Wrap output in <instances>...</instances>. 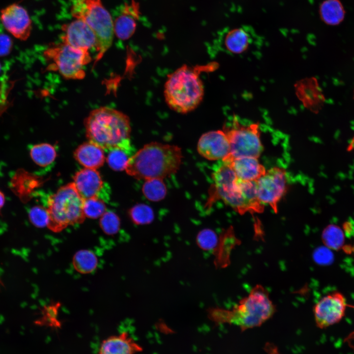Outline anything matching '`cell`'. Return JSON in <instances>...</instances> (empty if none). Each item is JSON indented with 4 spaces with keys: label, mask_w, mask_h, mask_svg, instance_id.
<instances>
[{
    "label": "cell",
    "mask_w": 354,
    "mask_h": 354,
    "mask_svg": "<svg viewBox=\"0 0 354 354\" xmlns=\"http://www.w3.org/2000/svg\"><path fill=\"white\" fill-rule=\"evenodd\" d=\"M348 346L354 351V331L351 332L345 339Z\"/></svg>",
    "instance_id": "cell-35"
},
{
    "label": "cell",
    "mask_w": 354,
    "mask_h": 354,
    "mask_svg": "<svg viewBox=\"0 0 354 354\" xmlns=\"http://www.w3.org/2000/svg\"><path fill=\"white\" fill-rule=\"evenodd\" d=\"M275 311V305L270 300L268 291L258 284L231 310H216L214 319L217 323L239 326L244 331L261 326L271 318Z\"/></svg>",
    "instance_id": "cell-4"
},
{
    "label": "cell",
    "mask_w": 354,
    "mask_h": 354,
    "mask_svg": "<svg viewBox=\"0 0 354 354\" xmlns=\"http://www.w3.org/2000/svg\"><path fill=\"white\" fill-rule=\"evenodd\" d=\"M59 303H51L44 306L42 310L41 316L35 322L36 324L52 328H59L61 326L59 319Z\"/></svg>",
    "instance_id": "cell-27"
},
{
    "label": "cell",
    "mask_w": 354,
    "mask_h": 354,
    "mask_svg": "<svg viewBox=\"0 0 354 354\" xmlns=\"http://www.w3.org/2000/svg\"><path fill=\"white\" fill-rule=\"evenodd\" d=\"M204 95L203 83L197 69L184 65L168 76L164 96L166 102L174 111L184 114L195 110Z\"/></svg>",
    "instance_id": "cell-5"
},
{
    "label": "cell",
    "mask_w": 354,
    "mask_h": 354,
    "mask_svg": "<svg viewBox=\"0 0 354 354\" xmlns=\"http://www.w3.org/2000/svg\"><path fill=\"white\" fill-rule=\"evenodd\" d=\"M99 225L103 232L108 235L117 234L120 229V219L112 211H106L100 217Z\"/></svg>",
    "instance_id": "cell-31"
},
{
    "label": "cell",
    "mask_w": 354,
    "mask_h": 354,
    "mask_svg": "<svg viewBox=\"0 0 354 354\" xmlns=\"http://www.w3.org/2000/svg\"><path fill=\"white\" fill-rule=\"evenodd\" d=\"M129 215L132 222L136 225L150 223L154 217L151 207L146 204H137L129 210Z\"/></svg>",
    "instance_id": "cell-28"
},
{
    "label": "cell",
    "mask_w": 354,
    "mask_h": 354,
    "mask_svg": "<svg viewBox=\"0 0 354 354\" xmlns=\"http://www.w3.org/2000/svg\"><path fill=\"white\" fill-rule=\"evenodd\" d=\"M212 177L208 206L221 200L241 215L264 211L265 206L258 198L256 181L239 179L231 167L225 163L213 173Z\"/></svg>",
    "instance_id": "cell-1"
},
{
    "label": "cell",
    "mask_w": 354,
    "mask_h": 354,
    "mask_svg": "<svg viewBox=\"0 0 354 354\" xmlns=\"http://www.w3.org/2000/svg\"><path fill=\"white\" fill-rule=\"evenodd\" d=\"M250 42V35L241 28L230 30L226 34L224 38V45L226 49L235 54H239L245 51Z\"/></svg>",
    "instance_id": "cell-21"
},
{
    "label": "cell",
    "mask_w": 354,
    "mask_h": 354,
    "mask_svg": "<svg viewBox=\"0 0 354 354\" xmlns=\"http://www.w3.org/2000/svg\"><path fill=\"white\" fill-rule=\"evenodd\" d=\"M30 155L32 161L37 165L46 167L55 160L57 153L55 148L48 143H40L33 146Z\"/></svg>",
    "instance_id": "cell-23"
},
{
    "label": "cell",
    "mask_w": 354,
    "mask_h": 354,
    "mask_svg": "<svg viewBox=\"0 0 354 354\" xmlns=\"http://www.w3.org/2000/svg\"><path fill=\"white\" fill-rule=\"evenodd\" d=\"M353 143H354V140H353Z\"/></svg>",
    "instance_id": "cell-38"
},
{
    "label": "cell",
    "mask_w": 354,
    "mask_h": 354,
    "mask_svg": "<svg viewBox=\"0 0 354 354\" xmlns=\"http://www.w3.org/2000/svg\"><path fill=\"white\" fill-rule=\"evenodd\" d=\"M256 182L260 201L264 204L268 205L276 213L278 203L288 189L285 170L278 167H272L266 170Z\"/></svg>",
    "instance_id": "cell-10"
},
{
    "label": "cell",
    "mask_w": 354,
    "mask_h": 354,
    "mask_svg": "<svg viewBox=\"0 0 354 354\" xmlns=\"http://www.w3.org/2000/svg\"><path fill=\"white\" fill-rule=\"evenodd\" d=\"M139 9L138 4L135 1L130 5H125L121 14L114 23V33L118 38L127 40L134 34L139 17Z\"/></svg>",
    "instance_id": "cell-18"
},
{
    "label": "cell",
    "mask_w": 354,
    "mask_h": 354,
    "mask_svg": "<svg viewBox=\"0 0 354 354\" xmlns=\"http://www.w3.org/2000/svg\"><path fill=\"white\" fill-rule=\"evenodd\" d=\"M73 182L80 196L84 199L98 197L103 182L99 173L93 169L85 168L77 172Z\"/></svg>",
    "instance_id": "cell-16"
},
{
    "label": "cell",
    "mask_w": 354,
    "mask_h": 354,
    "mask_svg": "<svg viewBox=\"0 0 354 354\" xmlns=\"http://www.w3.org/2000/svg\"><path fill=\"white\" fill-rule=\"evenodd\" d=\"M0 21L6 30L15 38L25 41L30 37L32 21L27 10L19 2L12 3L0 9Z\"/></svg>",
    "instance_id": "cell-12"
},
{
    "label": "cell",
    "mask_w": 354,
    "mask_h": 354,
    "mask_svg": "<svg viewBox=\"0 0 354 354\" xmlns=\"http://www.w3.org/2000/svg\"></svg>",
    "instance_id": "cell-39"
},
{
    "label": "cell",
    "mask_w": 354,
    "mask_h": 354,
    "mask_svg": "<svg viewBox=\"0 0 354 354\" xmlns=\"http://www.w3.org/2000/svg\"><path fill=\"white\" fill-rule=\"evenodd\" d=\"M106 211L103 201L98 197L84 199V212L86 217L95 219L101 217Z\"/></svg>",
    "instance_id": "cell-30"
},
{
    "label": "cell",
    "mask_w": 354,
    "mask_h": 354,
    "mask_svg": "<svg viewBox=\"0 0 354 354\" xmlns=\"http://www.w3.org/2000/svg\"><path fill=\"white\" fill-rule=\"evenodd\" d=\"M71 2L72 16L85 22L95 35L97 61L113 42L114 30L112 17L101 0H71Z\"/></svg>",
    "instance_id": "cell-7"
},
{
    "label": "cell",
    "mask_w": 354,
    "mask_h": 354,
    "mask_svg": "<svg viewBox=\"0 0 354 354\" xmlns=\"http://www.w3.org/2000/svg\"><path fill=\"white\" fill-rule=\"evenodd\" d=\"M104 149L91 142L84 143L75 150V159L86 168L96 169L102 166L105 162Z\"/></svg>",
    "instance_id": "cell-19"
},
{
    "label": "cell",
    "mask_w": 354,
    "mask_h": 354,
    "mask_svg": "<svg viewBox=\"0 0 354 354\" xmlns=\"http://www.w3.org/2000/svg\"><path fill=\"white\" fill-rule=\"evenodd\" d=\"M108 151L107 162L112 169L117 171L125 170L129 159L133 155L132 148L115 147Z\"/></svg>",
    "instance_id": "cell-25"
},
{
    "label": "cell",
    "mask_w": 354,
    "mask_h": 354,
    "mask_svg": "<svg viewBox=\"0 0 354 354\" xmlns=\"http://www.w3.org/2000/svg\"><path fill=\"white\" fill-rule=\"evenodd\" d=\"M64 33L62 43L72 47L88 50L96 47V38L91 29L83 21L79 19L71 22L63 27Z\"/></svg>",
    "instance_id": "cell-14"
},
{
    "label": "cell",
    "mask_w": 354,
    "mask_h": 354,
    "mask_svg": "<svg viewBox=\"0 0 354 354\" xmlns=\"http://www.w3.org/2000/svg\"><path fill=\"white\" fill-rule=\"evenodd\" d=\"M1 63H0V71H1Z\"/></svg>",
    "instance_id": "cell-37"
},
{
    "label": "cell",
    "mask_w": 354,
    "mask_h": 354,
    "mask_svg": "<svg viewBox=\"0 0 354 354\" xmlns=\"http://www.w3.org/2000/svg\"><path fill=\"white\" fill-rule=\"evenodd\" d=\"M322 239L327 246L333 249H337L342 245L344 236L342 231L339 227L330 224L324 230Z\"/></svg>",
    "instance_id": "cell-29"
},
{
    "label": "cell",
    "mask_w": 354,
    "mask_h": 354,
    "mask_svg": "<svg viewBox=\"0 0 354 354\" xmlns=\"http://www.w3.org/2000/svg\"><path fill=\"white\" fill-rule=\"evenodd\" d=\"M197 151L208 160H223L230 151L229 142L225 132L218 130L203 134L198 141Z\"/></svg>",
    "instance_id": "cell-13"
},
{
    "label": "cell",
    "mask_w": 354,
    "mask_h": 354,
    "mask_svg": "<svg viewBox=\"0 0 354 354\" xmlns=\"http://www.w3.org/2000/svg\"><path fill=\"white\" fill-rule=\"evenodd\" d=\"M182 158L181 149L178 146L151 142L130 157L125 170L137 179H163L177 172Z\"/></svg>",
    "instance_id": "cell-2"
},
{
    "label": "cell",
    "mask_w": 354,
    "mask_h": 354,
    "mask_svg": "<svg viewBox=\"0 0 354 354\" xmlns=\"http://www.w3.org/2000/svg\"><path fill=\"white\" fill-rule=\"evenodd\" d=\"M347 306L346 299L340 292H334L323 297L313 309L317 326L324 329L339 322L345 315Z\"/></svg>",
    "instance_id": "cell-11"
},
{
    "label": "cell",
    "mask_w": 354,
    "mask_h": 354,
    "mask_svg": "<svg viewBox=\"0 0 354 354\" xmlns=\"http://www.w3.org/2000/svg\"><path fill=\"white\" fill-rule=\"evenodd\" d=\"M28 217L30 223L36 228L47 227L49 219L47 209L42 206L32 207L29 211Z\"/></svg>",
    "instance_id": "cell-32"
},
{
    "label": "cell",
    "mask_w": 354,
    "mask_h": 354,
    "mask_svg": "<svg viewBox=\"0 0 354 354\" xmlns=\"http://www.w3.org/2000/svg\"><path fill=\"white\" fill-rule=\"evenodd\" d=\"M5 202V197L4 193L0 190V211L3 207Z\"/></svg>",
    "instance_id": "cell-36"
},
{
    "label": "cell",
    "mask_w": 354,
    "mask_h": 354,
    "mask_svg": "<svg viewBox=\"0 0 354 354\" xmlns=\"http://www.w3.org/2000/svg\"><path fill=\"white\" fill-rule=\"evenodd\" d=\"M228 164L236 173L237 177L245 181H256L266 172L265 167L258 158L243 157L223 161Z\"/></svg>",
    "instance_id": "cell-17"
},
{
    "label": "cell",
    "mask_w": 354,
    "mask_h": 354,
    "mask_svg": "<svg viewBox=\"0 0 354 354\" xmlns=\"http://www.w3.org/2000/svg\"><path fill=\"white\" fill-rule=\"evenodd\" d=\"M84 199L74 183L60 187L47 200V227L54 232H60L69 226L81 224L85 220Z\"/></svg>",
    "instance_id": "cell-6"
},
{
    "label": "cell",
    "mask_w": 354,
    "mask_h": 354,
    "mask_svg": "<svg viewBox=\"0 0 354 354\" xmlns=\"http://www.w3.org/2000/svg\"><path fill=\"white\" fill-rule=\"evenodd\" d=\"M84 123L88 141L104 150L115 147L131 148L130 120L122 112L101 107L92 110Z\"/></svg>",
    "instance_id": "cell-3"
},
{
    "label": "cell",
    "mask_w": 354,
    "mask_h": 354,
    "mask_svg": "<svg viewBox=\"0 0 354 354\" xmlns=\"http://www.w3.org/2000/svg\"><path fill=\"white\" fill-rule=\"evenodd\" d=\"M197 240L201 248L208 250L214 248L216 246L218 238L213 231L210 229H205L199 233Z\"/></svg>",
    "instance_id": "cell-33"
},
{
    "label": "cell",
    "mask_w": 354,
    "mask_h": 354,
    "mask_svg": "<svg viewBox=\"0 0 354 354\" xmlns=\"http://www.w3.org/2000/svg\"><path fill=\"white\" fill-rule=\"evenodd\" d=\"M223 130L229 142L230 151L222 161L243 157L258 158L260 156L264 148L258 123L245 126L235 120L232 127Z\"/></svg>",
    "instance_id": "cell-8"
},
{
    "label": "cell",
    "mask_w": 354,
    "mask_h": 354,
    "mask_svg": "<svg viewBox=\"0 0 354 354\" xmlns=\"http://www.w3.org/2000/svg\"><path fill=\"white\" fill-rule=\"evenodd\" d=\"M98 264L97 258L90 250H81L77 252L73 258V265L75 269L82 274L93 271Z\"/></svg>",
    "instance_id": "cell-24"
},
{
    "label": "cell",
    "mask_w": 354,
    "mask_h": 354,
    "mask_svg": "<svg viewBox=\"0 0 354 354\" xmlns=\"http://www.w3.org/2000/svg\"><path fill=\"white\" fill-rule=\"evenodd\" d=\"M319 15L324 23L335 26L343 21L345 10L339 0H324L320 5Z\"/></svg>",
    "instance_id": "cell-20"
},
{
    "label": "cell",
    "mask_w": 354,
    "mask_h": 354,
    "mask_svg": "<svg viewBox=\"0 0 354 354\" xmlns=\"http://www.w3.org/2000/svg\"><path fill=\"white\" fill-rule=\"evenodd\" d=\"M13 41L11 37L4 33H0V57L9 55L12 51Z\"/></svg>",
    "instance_id": "cell-34"
},
{
    "label": "cell",
    "mask_w": 354,
    "mask_h": 354,
    "mask_svg": "<svg viewBox=\"0 0 354 354\" xmlns=\"http://www.w3.org/2000/svg\"><path fill=\"white\" fill-rule=\"evenodd\" d=\"M145 197L152 202L162 200L167 194V188L163 179L151 178L145 180L142 187Z\"/></svg>",
    "instance_id": "cell-26"
},
{
    "label": "cell",
    "mask_w": 354,
    "mask_h": 354,
    "mask_svg": "<svg viewBox=\"0 0 354 354\" xmlns=\"http://www.w3.org/2000/svg\"><path fill=\"white\" fill-rule=\"evenodd\" d=\"M44 55L52 61V68L68 79L84 78V67L91 60L88 50L75 48L63 43L48 49Z\"/></svg>",
    "instance_id": "cell-9"
},
{
    "label": "cell",
    "mask_w": 354,
    "mask_h": 354,
    "mask_svg": "<svg viewBox=\"0 0 354 354\" xmlns=\"http://www.w3.org/2000/svg\"><path fill=\"white\" fill-rule=\"evenodd\" d=\"M143 350L142 347L125 331L103 339L98 354H136Z\"/></svg>",
    "instance_id": "cell-15"
},
{
    "label": "cell",
    "mask_w": 354,
    "mask_h": 354,
    "mask_svg": "<svg viewBox=\"0 0 354 354\" xmlns=\"http://www.w3.org/2000/svg\"><path fill=\"white\" fill-rule=\"evenodd\" d=\"M33 177L24 169L16 171L10 181L12 191L22 202L28 200L30 193L33 188Z\"/></svg>",
    "instance_id": "cell-22"
}]
</instances>
